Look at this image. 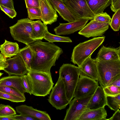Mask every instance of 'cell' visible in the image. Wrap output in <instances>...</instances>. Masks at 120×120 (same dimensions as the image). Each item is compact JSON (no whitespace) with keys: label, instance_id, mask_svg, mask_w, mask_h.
<instances>
[{"label":"cell","instance_id":"cell-1","mask_svg":"<svg viewBox=\"0 0 120 120\" xmlns=\"http://www.w3.org/2000/svg\"><path fill=\"white\" fill-rule=\"evenodd\" d=\"M32 53L31 70L50 73V69L63 53L62 49L52 42L37 40L28 45Z\"/></svg>","mask_w":120,"mask_h":120},{"label":"cell","instance_id":"cell-2","mask_svg":"<svg viewBox=\"0 0 120 120\" xmlns=\"http://www.w3.org/2000/svg\"><path fill=\"white\" fill-rule=\"evenodd\" d=\"M26 74L31 83L32 94L45 97L49 94L54 84L51 73L31 70Z\"/></svg>","mask_w":120,"mask_h":120},{"label":"cell","instance_id":"cell-3","mask_svg":"<svg viewBox=\"0 0 120 120\" xmlns=\"http://www.w3.org/2000/svg\"><path fill=\"white\" fill-rule=\"evenodd\" d=\"M97 60L98 81L102 88L120 77V61Z\"/></svg>","mask_w":120,"mask_h":120},{"label":"cell","instance_id":"cell-4","mask_svg":"<svg viewBox=\"0 0 120 120\" xmlns=\"http://www.w3.org/2000/svg\"><path fill=\"white\" fill-rule=\"evenodd\" d=\"M59 73V77L63 83L67 99L70 102L74 98L75 90L79 78V68L71 64H63Z\"/></svg>","mask_w":120,"mask_h":120},{"label":"cell","instance_id":"cell-5","mask_svg":"<svg viewBox=\"0 0 120 120\" xmlns=\"http://www.w3.org/2000/svg\"><path fill=\"white\" fill-rule=\"evenodd\" d=\"M105 38L104 36L94 38L79 43L73 49L71 61L80 66L102 44Z\"/></svg>","mask_w":120,"mask_h":120},{"label":"cell","instance_id":"cell-6","mask_svg":"<svg viewBox=\"0 0 120 120\" xmlns=\"http://www.w3.org/2000/svg\"><path fill=\"white\" fill-rule=\"evenodd\" d=\"M29 18L18 20L16 23L9 27L11 36L15 40L28 45L35 41L32 38V28Z\"/></svg>","mask_w":120,"mask_h":120},{"label":"cell","instance_id":"cell-7","mask_svg":"<svg viewBox=\"0 0 120 120\" xmlns=\"http://www.w3.org/2000/svg\"><path fill=\"white\" fill-rule=\"evenodd\" d=\"M63 2L77 20L94 19L95 15L89 8L86 0H64Z\"/></svg>","mask_w":120,"mask_h":120},{"label":"cell","instance_id":"cell-8","mask_svg":"<svg viewBox=\"0 0 120 120\" xmlns=\"http://www.w3.org/2000/svg\"><path fill=\"white\" fill-rule=\"evenodd\" d=\"M48 101L53 107L59 110L65 108L69 103L67 98L63 83L59 77L52 89Z\"/></svg>","mask_w":120,"mask_h":120},{"label":"cell","instance_id":"cell-9","mask_svg":"<svg viewBox=\"0 0 120 120\" xmlns=\"http://www.w3.org/2000/svg\"><path fill=\"white\" fill-rule=\"evenodd\" d=\"M93 95L79 98H74L69 103L64 120H79L87 109L88 103Z\"/></svg>","mask_w":120,"mask_h":120},{"label":"cell","instance_id":"cell-10","mask_svg":"<svg viewBox=\"0 0 120 120\" xmlns=\"http://www.w3.org/2000/svg\"><path fill=\"white\" fill-rule=\"evenodd\" d=\"M98 86V81L80 76L75 90L74 97L79 98L93 95Z\"/></svg>","mask_w":120,"mask_h":120},{"label":"cell","instance_id":"cell-11","mask_svg":"<svg viewBox=\"0 0 120 120\" xmlns=\"http://www.w3.org/2000/svg\"><path fill=\"white\" fill-rule=\"evenodd\" d=\"M8 66L3 70L9 75H15L22 76L27 73V70L22 57L18 53L12 58L6 60Z\"/></svg>","mask_w":120,"mask_h":120},{"label":"cell","instance_id":"cell-12","mask_svg":"<svg viewBox=\"0 0 120 120\" xmlns=\"http://www.w3.org/2000/svg\"><path fill=\"white\" fill-rule=\"evenodd\" d=\"M109 24L92 19L82 29L78 34L87 38L103 35L109 28Z\"/></svg>","mask_w":120,"mask_h":120},{"label":"cell","instance_id":"cell-13","mask_svg":"<svg viewBox=\"0 0 120 120\" xmlns=\"http://www.w3.org/2000/svg\"><path fill=\"white\" fill-rule=\"evenodd\" d=\"M80 76L87 77L98 81L97 60L90 56L78 67Z\"/></svg>","mask_w":120,"mask_h":120},{"label":"cell","instance_id":"cell-14","mask_svg":"<svg viewBox=\"0 0 120 120\" xmlns=\"http://www.w3.org/2000/svg\"><path fill=\"white\" fill-rule=\"evenodd\" d=\"M88 20L80 19L68 23H60L59 25L54 29V31L58 35L70 34L82 29Z\"/></svg>","mask_w":120,"mask_h":120},{"label":"cell","instance_id":"cell-15","mask_svg":"<svg viewBox=\"0 0 120 120\" xmlns=\"http://www.w3.org/2000/svg\"><path fill=\"white\" fill-rule=\"evenodd\" d=\"M39 3L42 16L41 20L43 23L47 25L56 21L58 16L49 0H39Z\"/></svg>","mask_w":120,"mask_h":120},{"label":"cell","instance_id":"cell-16","mask_svg":"<svg viewBox=\"0 0 120 120\" xmlns=\"http://www.w3.org/2000/svg\"><path fill=\"white\" fill-rule=\"evenodd\" d=\"M17 112L27 115L41 120H51L50 116L46 112L35 109L31 106L22 105L16 107Z\"/></svg>","mask_w":120,"mask_h":120},{"label":"cell","instance_id":"cell-17","mask_svg":"<svg viewBox=\"0 0 120 120\" xmlns=\"http://www.w3.org/2000/svg\"><path fill=\"white\" fill-rule=\"evenodd\" d=\"M106 105V95L101 86H98L88 104L87 109L94 110Z\"/></svg>","mask_w":120,"mask_h":120},{"label":"cell","instance_id":"cell-18","mask_svg":"<svg viewBox=\"0 0 120 120\" xmlns=\"http://www.w3.org/2000/svg\"><path fill=\"white\" fill-rule=\"evenodd\" d=\"M102 61H120V47H106L103 45L99 50L95 59Z\"/></svg>","mask_w":120,"mask_h":120},{"label":"cell","instance_id":"cell-19","mask_svg":"<svg viewBox=\"0 0 120 120\" xmlns=\"http://www.w3.org/2000/svg\"><path fill=\"white\" fill-rule=\"evenodd\" d=\"M53 8L65 21L71 22L77 20L63 3L62 0H49Z\"/></svg>","mask_w":120,"mask_h":120},{"label":"cell","instance_id":"cell-20","mask_svg":"<svg viewBox=\"0 0 120 120\" xmlns=\"http://www.w3.org/2000/svg\"><path fill=\"white\" fill-rule=\"evenodd\" d=\"M2 86L14 88L23 94L26 92L22 85L20 76L11 75L0 79V86Z\"/></svg>","mask_w":120,"mask_h":120},{"label":"cell","instance_id":"cell-21","mask_svg":"<svg viewBox=\"0 0 120 120\" xmlns=\"http://www.w3.org/2000/svg\"><path fill=\"white\" fill-rule=\"evenodd\" d=\"M107 115L105 107L94 110L87 109L79 120H106Z\"/></svg>","mask_w":120,"mask_h":120},{"label":"cell","instance_id":"cell-22","mask_svg":"<svg viewBox=\"0 0 120 120\" xmlns=\"http://www.w3.org/2000/svg\"><path fill=\"white\" fill-rule=\"evenodd\" d=\"M5 40L4 43L0 45L1 53L5 58H11L17 55L19 50L18 44L16 42Z\"/></svg>","mask_w":120,"mask_h":120},{"label":"cell","instance_id":"cell-23","mask_svg":"<svg viewBox=\"0 0 120 120\" xmlns=\"http://www.w3.org/2000/svg\"><path fill=\"white\" fill-rule=\"evenodd\" d=\"M32 28V38L34 41L42 40L45 33L48 31L47 25L41 20L32 21L31 22Z\"/></svg>","mask_w":120,"mask_h":120},{"label":"cell","instance_id":"cell-24","mask_svg":"<svg viewBox=\"0 0 120 120\" xmlns=\"http://www.w3.org/2000/svg\"><path fill=\"white\" fill-rule=\"evenodd\" d=\"M89 8L95 15L103 12L111 4L110 0H86Z\"/></svg>","mask_w":120,"mask_h":120},{"label":"cell","instance_id":"cell-25","mask_svg":"<svg viewBox=\"0 0 120 120\" xmlns=\"http://www.w3.org/2000/svg\"><path fill=\"white\" fill-rule=\"evenodd\" d=\"M19 54L23 60L28 71L31 70V64L32 58V53L28 45L19 49Z\"/></svg>","mask_w":120,"mask_h":120},{"label":"cell","instance_id":"cell-26","mask_svg":"<svg viewBox=\"0 0 120 120\" xmlns=\"http://www.w3.org/2000/svg\"><path fill=\"white\" fill-rule=\"evenodd\" d=\"M106 105L115 111L120 108V94L117 96H106Z\"/></svg>","mask_w":120,"mask_h":120},{"label":"cell","instance_id":"cell-27","mask_svg":"<svg viewBox=\"0 0 120 120\" xmlns=\"http://www.w3.org/2000/svg\"><path fill=\"white\" fill-rule=\"evenodd\" d=\"M44 39L50 42H71L72 41L69 37L61 36L52 34L48 31L45 33Z\"/></svg>","mask_w":120,"mask_h":120},{"label":"cell","instance_id":"cell-28","mask_svg":"<svg viewBox=\"0 0 120 120\" xmlns=\"http://www.w3.org/2000/svg\"><path fill=\"white\" fill-rule=\"evenodd\" d=\"M0 91L26 100L24 94L21 93L14 88L8 86H1Z\"/></svg>","mask_w":120,"mask_h":120},{"label":"cell","instance_id":"cell-29","mask_svg":"<svg viewBox=\"0 0 120 120\" xmlns=\"http://www.w3.org/2000/svg\"><path fill=\"white\" fill-rule=\"evenodd\" d=\"M115 31L119 30L120 26V9L117 10L113 15L109 25Z\"/></svg>","mask_w":120,"mask_h":120},{"label":"cell","instance_id":"cell-30","mask_svg":"<svg viewBox=\"0 0 120 120\" xmlns=\"http://www.w3.org/2000/svg\"><path fill=\"white\" fill-rule=\"evenodd\" d=\"M27 9L28 18L32 20L35 19L41 20V14L40 8H29Z\"/></svg>","mask_w":120,"mask_h":120},{"label":"cell","instance_id":"cell-31","mask_svg":"<svg viewBox=\"0 0 120 120\" xmlns=\"http://www.w3.org/2000/svg\"><path fill=\"white\" fill-rule=\"evenodd\" d=\"M106 96H115L120 94V87L108 86L103 88Z\"/></svg>","mask_w":120,"mask_h":120},{"label":"cell","instance_id":"cell-32","mask_svg":"<svg viewBox=\"0 0 120 120\" xmlns=\"http://www.w3.org/2000/svg\"><path fill=\"white\" fill-rule=\"evenodd\" d=\"M16 114L15 109L9 105L0 104V116H8Z\"/></svg>","mask_w":120,"mask_h":120},{"label":"cell","instance_id":"cell-33","mask_svg":"<svg viewBox=\"0 0 120 120\" xmlns=\"http://www.w3.org/2000/svg\"><path fill=\"white\" fill-rule=\"evenodd\" d=\"M0 99L9 100L13 102H24L26 100L0 91Z\"/></svg>","mask_w":120,"mask_h":120},{"label":"cell","instance_id":"cell-34","mask_svg":"<svg viewBox=\"0 0 120 120\" xmlns=\"http://www.w3.org/2000/svg\"><path fill=\"white\" fill-rule=\"evenodd\" d=\"M93 19L96 21L107 23L110 25L111 18L106 12H103L95 15Z\"/></svg>","mask_w":120,"mask_h":120},{"label":"cell","instance_id":"cell-35","mask_svg":"<svg viewBox=\"0 0 120 120\" xmlns=\"http://www.w3.org/2000/svg\"><path fill=\"white\" fill-rule=\"evenodd\" d=\"M21 76L22 83L24 87L26 90V93L31 95L32 89L30 79L26 74Z\"/></svg>","mask_w":120,"mask_h":120},{"label":"cell","instance_id":"cell-36","mask_svg":"<svg viewBox=\"0 0 120 120\" xmlns=\"http://www.w3.org/2000/svg\"><path fill=\"white\" fill-rule=\"evenodd\" d=\"M0 8L5 14L12 19L15 17L17 15V13L14 9L6 7L1 5H0Z\"/></svg>","mask_w":120,"mask_h":120},{"label":"cell","instance_id":"cell-37","mask_svg":"<svg viewBox=\"0 0 120 120\" xmlns=\"http://www.w3.org/2000/svg\"><path fill=\"white\" fill-rule=\"evenodd\" d=\"M26 8H40L39 0H25Z\"/></svg>","mask_w":120,"mask_h":120},{"label":"cell","instance_id":"cell-38","mask_svg":"<svg viewBox=\"0 0 120 120\" xmlns=\"http://www.w3.org/2000/svg\"><path fill=\"white\" fill-rule=\"evenodd\" d=\"M110 8L111 10L115 12L120 9V0H110Z\"/></svg>","mask_w":120,"mask_h":120},{"label":"cell","instance_id":"cell-39","mask_svg":"<svg viewBox=\"0 0 120 120\" xmlns=\"http://www.w3.org/2000/svg\"><path fill=\"white\" fill-rule=\"evenodd\" d=\"M0 5L14 9L13 0H0Z\"/></svg>","mask_w":120,"mask_h":120},{"label":"cell","instance_id":"cell-40","mask_svg":"<svg viewBox=\"0 0 120 120\" xmlns=\"http://www.w3.org/2000/svg\"><path fill=\"white\" fill-rule=\"evenodd\" d=\"M15 120H37L38 119L27 115L20 114L15 115Z\"/></svg>","mask_w":120,"mask_h":120},{"label":"cell","instance_id":"cell-41","mask_svg":"<svg viewBox=\"0 0 120 120\" xmlns=\"http://www.w3.org/2000/svg\"><path fill=\"white\" fill-rule=\"evenodd\" d=\"M120 120V111L119 109L115 111L112 116L106 120Z\"/></svg>","mask_w":120,"mask_h":120},{"label":"cell","instance_id":"cell-42","mask_svg":"<svg viewBox=\"0 0 120 120\" xmlns=\"http://www.w3.org/2000/svg\"><path fill=\"white\" fill-rule=\"evenodd\" d=\"M6 60V58L0 60V71L3 70L4 68L8 66Z\"/></svg>","mask_w":120,"mask_h":120},{"label":"cell","instance_id":"cell-43","mask_svg":"<svg viewBox=\"0 0 120 120\" xmlns=\"http://www.w3.org/2000/svg\"><path fill=\"white\" fill-rule=\"evenodd\" d=\"M15 115L0 116V120H15Z\"/></svg>","mask_w":120,"mask_h":120},{"label":"cell","instance_id":"cell-44","mask_svg":"<svg viewBox=\"0 0 120 120\" xmlns=\"http://www.w3.org/2000/svg\"><path fill=\"white\" fill-rule=\"evenodd\" d=\"M108 86H113L120 87V77L113 82Z\"/></svg>","mask_w":120,"mask_h":120},{"label":"cell","instance_id":"cell-45","mask_svg":"<svg viewBox=\"0 0 120 120\" xmlns=\"http://www.w3.org/2000/svg\"><path fill=\"white\" fill-rule=\"evenodd\" d=\"M4 57L3 55L0 53V60L3 59Z\"/></svg>","mask_w":120,"mask_h":120},{"label":"cell","instance_id":"cell-46","mask_svg":"<svg viewBox=\"0 0 120 120\" xmlns=\"http://www.w3.org/2000/svg\"><path fill=\"white\" fill-rule=\"evenodd\" d=\"M3 74V73L0 72V77Z\"/></svg>","mask_w":120,"mask_h":120}]
</instances>
